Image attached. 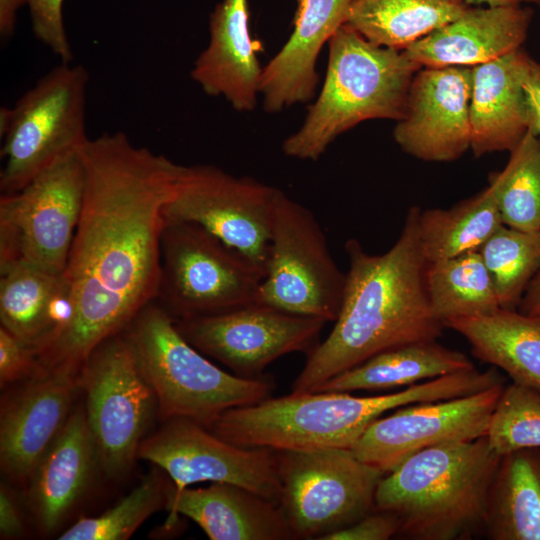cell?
Masks as SVG:
<instances>
[{
	"instance_id": "obj_1",
	"label": "cell",
	"mask_w": 540,
	"mask_h": 540,
	"mask_svg": "<svg viewBox=\"0 0 540 540\" xmlns=\"http://www.w3.org/2000/svg\"><path fill=\"white\" fill-rule=\"evenodd\" d=\"M82 156L84 199L63 271L67 314L37 350L40 368L75 373L156 300L163 209L181 167L123 132L88 139Z\"/></svg>"
},
{
	"instance_id": "obj_2",
	"label": "cell",
	"mask_w": 540,
	"mask_h": 540,
	"mask_svg": "<svg viewBox=\"0 0 540 540\" xmlns=\"http://www.w3.org/2000/svg\"><path fill=\"white\" fill-rule=\"evenodd\" d=\"M420 211L408 210L398 239L385 253L370 254L358 240H347L349 268L340 312L326 339L307 354L292 392L315 391L378 353L441 336L445 326L426 293Z\"/></svg>"
},
{
	"instance_id": "obj_3",
	"label": "cell",
	"mask_w": 540,
	"mask_h": 540,
	"mask_svg": "<svg viewBox=\"0 0 540 540\" xmlns=\"http://www.w3.org/2000/svg\"><path fill=\"white\" fill-rule=\"evenodd\" d=\"M462 391L461 379L449 374L398 392L366 397L348 392H291L228 409L207 429L242 447L276 451L351 449L386 412L413 403L455 398Z\"/></svg>"
},
{
	"instance_id": "obj_4",
	"label": "cell",
	"mask_w": 540,
	"mask_h": 540,
	"mask_svg": "<svg viewBox=\"0 0 540 540\" xmlns=\"http://www.w3.org/2000/svg\"><path fill=\"white\" fill-rule=\"evenodd\" d=\"M500 459L486 436L424 449L384 475L375 507L396 515L407 539L472 538L484 533Z\"/></svg>"
},
{
	"instance_id": "obj_5",
	"label": "cell",
	"mask_w": 540,
	"mask_h": 540,
	"mask_svg": "<svg viewBox=\"0 0 540 540\" xmlns=\"http://www.w3.org/2000/svg\"><path fill=\"white\" fill-rule=\"evenodd\" d=\"M328 44L325 81L300 129L284 140L286 156L316 161L338 136L363 121H399L422 68L404 50L375 45L345 24Z\"/></svg>"
},
{
	"instance_id": "obj_6",
	"label": "cell",
	"mask_w": 540,
	"mask_h": 540,
	"mask_svg": "<svg viewBox=\"0 0 540 540\" xmlns=\"http://www.w3.org/2000/svg\"><path fill=\"white\" fill-rule=\"evenodd\" d=\"M122 333L154 391L161 421L186 418L209 428L226 410L270 397L269 379L241 377L214 365L182 336L156 301Z\"/></svg>"
},
{
	"instance_id": "obj_7",
	"label": "cell",
	"mask_w": 540,
	"mask_h": 540,
	"mask_svg": "<svg viewBox=\"0 0 540 540\" xmlns=\"http://www.w3.org/2000/svg\"><path fill=\"white\" fill-rule=\"evenodd\" d=\"M263 279L256 265L204 227L165 220L155 301L175 321L260 303Z\"/></svg>"
},
{
	"instance_id": "obj_8",
	"label": "cell",
	"mask_w": 540,
	"mask_h": 540,
	"mask_svg": "<svg viewBox=\"0 0 540 540\" xmlns=\"http://www.w3.org/2000/svg\"><path fill=\"white\" fill-rule=\"evenodd\" d=\"M82 148L57 158L22 189L0 197V267L63 273L85 192Z\"/></svg>"
},
{
	"instance_id": "obj_9",
	"label": "cell",
	"mask_w": 540,
	"mask_h": 540,
	"mask_svg": "<svg viewBox=\"0 0 540 540\" xmlns=\"http://www.w3.org/2000/svg\"><path fill=\"white\" fill-rule=\"evenodd\" d=\"M88 80L82 65L62 62L12 107L2 137L1 194L19 191L57 158L85 145Z\"/></svg>"
},
{
	"instance_id": "obj_10",
	"label": "cell",
	"mask_w": 540,
	"mask_h": 540,
	"mask_svg": "<svg viewBox=\"0 0 540 540\" xmlns=\"http://www.w3.org/2000/svg\"><path fill=\"white\" fill-rule=\"evenodd\" d=\"M85 413L98 466L111 479L124 477L155 415L156 396L123 333L102 342L80 371Z\"/></svg>"
},
{
	"instance_id": "obj_11",
	"label": "cell",
	"mask_w": 540,
	"mask_h": 540,
	"mask_svg": "<svg viewBox=\"0 0 540 540\" xmlns=\"http://www.w3.org/2000/svg\"><path fill=\"white\" fill-rule=\"evenodd\" d=\"M276 452L279 506L295 539L322 540L376 509V491L385 473L351 449Z\"/></svg>"
},
{
	"instance_id": "obj_12",
	"label": "cell",
	"mask_w": 540,
	"mask_h": 540,
	"mask_svg": "<svg viewBox=\"0 0 540 540\" xmlns=\"http://www.w3.org/2000/svg\"><path fill=\"white\" fill-rule=\"evenodd\" d=\"M345 284L313 212L279 189L260 303L334 322Z\"/></svg>"
},
{
	"instance_id": "obj_13",
	"label": "cell",
	"mask_w": 540,
	"mask_h": 540,
	"mask_svg": "<svg viewBox=\"0 0 540 540\" xmlns=\"http://www.w3.org/2000/svg\"><path fill=\"white\" fill-rule=\"evenodd\" d=\"M278 192L276 187L214 165H181L163 215L168 221L204 227L248 258L265 277Z\"/></svg>"
},
{
	"instance_id": "obj_14",
	"label": "cell",
	"mask_w": 540,
	"mask_h": 540,
	"mask_svg": "<svg viewBox=\"0 0 540 540\" xmlns=\"http://www.w3.org/2000/svg\"><path fill=\"white\" fill-rule=\"evenodd\" d=\"M146 436L138 459L162 469L175 493L194 483H230L279 505L282 488L276 450L232 444L203 425L172 418Z\"/></svg>"
},
{
	"instance_id": "obj_15",
	"label": "cell",
	"mask_w": 540,
	"mask_h": 540,
	"mask_svg": "<svg viewBox=\"0 0 540 540\" xmlns=\"http://www.w3.org/2000/svg\"><path fill=\"white\" fill-rule=\"evenodd\" d=\"M175 323L201 353L221 362L235 375L256 378L284 355L308 354L319 343L326 321L255 303Z\"/></svg>"
},
{
	"instance_id": "obj_16",
	"label": "cell",
	"mask_w": 540,
	"mask_h": 540,
	"mask_svg": "<svg viewBox=\"0 0 540 540\" xmlns=\"http://www.w3.org/2000/svg\"><path fill=\"white\" fill-rule=\"evenodd\" d=\"M504 383L452 399L413 403L375 420L351 448L385 474L424 449L486 436Z\"/></svg>"
},
{
	"instance_id": "obj_17",
	"label": "cell",
	"mask_w": 540,
	"mask_h": 540,
	"mask_svg": "<svg viewBox=\"0 0 540 540\" xmlns=\"http://www.w3.org/2000/svg\"><path fill=\"white\" fill-rule=\"evenodd\" d=\"M473 66L422 67L393 136L407 154L433 162L461 157L471 144Z\"/></svg>"
},
{
	"instance_id": "obj_18",
	"label": "cell",
	"mask_w": 540,
	"mask_h": 540,
	"mask_svg": "<svg viewBox=\"0 0 540 540\" xmlns=\"http://www.w3.org/2000/svg\"><path fill=\"white\" fill-rule=\"evenodd\" d=\"M80 372L42 369L5 402L0 414V465L11 481L25 486L71 414Z\"/></svg>"
},
{
	"instance_id": "obj_19",
	"label": "cell",
	"mask_w": 540,
	"mask_h": 540,
	"mask_svg": "<svg viewBox=\"0 0 540 540\" xmlns=\"http://www.w3.org/2000/svg\"><path fill=\"white\" fill-rule=\"evenodd\" d=\"M293 32L262 69L259 92L267 112L311 100L319 81L318 55L345 24L352 0H296Z\"/></svg>"
},
{
	"instance_id": "obj_20",
	"label": "cell",
	"mask_w": 540,
	"mask_h": 540,
	"mask_svg": "<svg viewBox=\"0 0 540 540\" xmlns=\"http://www.w3.org/2000/svg\"><path fill=\"white\" fill-rule=\"evenodd\" d=\"M165 509L166 528L179 515L194 521L211 540H292L295 536L280 506L241 486L212 482L206 488L175 493L172 484Z\"/></svg>"
},
{
	"instance_id": "obj_21",
	"label": "cell",
	"mask_w": 540,
	"mask_h": 540,
	"mask_svg": "<svg viewBox=\"0 0 540 540\" xmlns=\"http://www.w3.org/2000/svg\"><path fill=\"white\" fill-rule=\"evenodd\" d=\"M99 465L84 408L71 412L30 476L28 507L45 535L55 533L86 492Z\"/></svg>"
},
{
	"instance_id": "obj_22",
	"label": "cell",
	"mask_w": 540,
	"mask_h": 540,
	"mask_svg": "<svg viewBox=\"0 0 540 540\" xmlns=\"http://www.w3.org/2000/svg\"><path fill=\"white\" fill-rule=\"evenodd\" d=\"M532 10L521 5L469 8L404 50L421 67L476 66L521 48Z\"/></svg>"
},
{
	"instance_id": "obj_23",
	"label": "cell",
	"mask_w": 540,
	"mask_h": 540,
	"mask_svg": "<svg viewBox=\"0 0 540 540\" xmlns=\"http://www.w3.org/2000/svg\"><path fill=\"white\" fill-rule=\"evenodd\" d=\"M210 39L191 77L210 96H223L241 112L252 111L262 69L249 31L248 0H222L210 15Z\"/></svg>"
},
{
	"instance_id": "obj_24",
	"label": "cell",
	"mask_w": 540,
	"mask_h": 540,
	"mask_svg": "<svg viewBox=\"0 0 540 540\" xmlns=\"http://www.w3.org/2000/svg\"><path fill=\"white\" fill-rule=\"evenodd\" d=\"M531 59L520 48L473 66L470 148L476 157L511 152L528 132L523 82Z\"/></svg>"
},
{
	"instance_id": "obj_25",
	"label": "cell",
	"mask_w": 540,
	"mask_h": 540,
	"mask_svg": "<svg viewBox=\"0 0 540 540\" xmlns=\"http://www.w3.org/2000/svg\"><path fill=\"white\" fill-rule=\"evenodd\" d=\"M444 326L461 334L476 358L504 370L513 382L540 391V314L500 308Z\"/></svg>"
},
{
	"instance_id": "obj_26",
	"label": "cell",
	"mask_w": 540,
	"mask_h": 540,
	"mask_svg": "<svg viewBox=\"0 0 540 540\" xmlns=\"http://www.w3.org/2000/svg\"><path fill=\"white\" fill-rule=\"evenodd\" d=\"M67 313L63 273L16 263L0 267V320L23 342L37 350Z\"/></svg>"
},
{
	"instance_id": "obj_27",
	"label": "cell",
	"mask_w": 540,
	"mask_h": 540,
	"mask_svg": "<svg viewBox=\"0 0 540 540\" xmlns=\"http://www.w3.org/2000/svg\"><path fill=\"white\" fill-rule=\"evenodd\" d=\"M475 368L462 352L437 340L402 345L378 353L329 379L315 391H380L410 387L444 375Z\"/></svg>"
},
{
	"instance_id": "obj_28",
	"label": "cell",
	"mask_w": 540,
	"mask_h": 540,
	"mask_svg": "<svg viewBox=\"0 0 540 540\" xmlns=\"http://www.w3.org/2000/svg\"><path fill=\"white\" fill-rule=\"evenodd\" d=\"M483 534L493 540H540V448L501 456Z\"/></svg>"
},
{
	"instance_id": "obj_29",
	"label": "cell",
	"mask_w": 540,
	"mask_h": 540,
	"mask_svg": "<svg viewBox=\"0 0 540 540\" xmlns=\"http://www.w3.org/2000/svg\"><path fill=\"white\" fill-rule=\"evenodd\" d=\"M469 8L464 0H352L345 25L375 45L405 50Z\"/></svg>"
},
{
	"instance_id": "obj_30",
	"label": "cell",
	"mask_w": 540,
	"mask_h": 540,
	"mask_svg": "<svg viewBox=\"0 0 540 540\" xmlns=\"http://www.w3.org/2000/svg\"><path fill=\"white\" fill-rule=\"evenodd\" d=\"M502 225L495 192L489 184L480 193L449 209L420 211L418 230L422 254L430 263L478 251Z\"/></svg>"
},
{
	"instance_id": "obj_31",
	"label": "cell",
	"mask_w": 540,
	"mask_h": 540,
	"mask_svg": "<svg viewBox=\"0 0 540 540\" xmlns=\"http://www.w3.org/2000/svg\"><path fill=\"white\" fill-rule=\"evenodd\" d=\"M425 287L431 310L443 324L501 308L479 250L427 263Z\"/></svg>"
},
{
	"instance_id": "obj_32",
	"label": "cell",
	"mask_w": 540,
	"mask_h": 540,
	"mask_svg": "<svg viewBox=\"0 0 540 540\" xmlns=\"http://www.w3.org/2000/svg\"><path fill=\"white\" fill-rule=\"evenodd\" d=\"M490 185L504 225L540 230V137L528 130L506 167L490 176Z\"/></svg>"
},
{
	"instance_id": "obj_33",
	"label": "cell",
	"mask_w": 540,
	"mask_h": 540,
	"mask_svg": "<svg viewBox=\"0 0 540 540\" xmlns=\"http://www.w3.org/2000/svg\"><path fill=\"white\" fill-rule=\"evenodd\" d=\"M479 252L492 278L500 307L516 310L540 271V230L500 226Z\"/></svg>"
},
{
	"instance_id": "obj_34",
	"label": "cell",
	"mask_w": 540,
	"mask_h": 540,
	"mask_svg": "<svg viewBox=\"0 0 540 540\" xmlns=\"http://www.w3.org/2000/svg\"><path fill=\"white\" fill-rule=\"evenodd\" d=\"M171 484L160 474H151L113 507L99 516L81 517L58 539L126 540L151 515L166 507Z\"/></svg>"
},
{
	"instance_id": "obj_35",
	"label": "cell",
	"mask_w": 540,
	"mask_h": 540,
	"mask_svg": "<svg viewBox=\"0 0 540 540\" xmlns=\"http://www.w3.org/2000/svg\"><path fill=\"white\" fill-rule=\"evenodd\" d=\"M486 438L500 456L524 448H540V391L515 382L504 386Z\"/></svg>"
},
{
	"instance_id": "obj_36",
	"label": "cell",
	"mask_w": 540,
	"mask_h": 540,
	"mask_svg": "<svg viewBox=\"0 0 540 540\" xmlns=\"http://www.w3.org/2000/svg\"><path fill=\"white\" fill-rule=\"evenodd\" d=\"M64 0H27L35 37L62 62H70L72 50L63 22Z\"/></svg>"
},
{
	"instance_id": "obj_37",
	"label": "cell",
	"mask_w": 540,
	"mask_h": 540,
	"mask_svg": "<svg viewBox=\"0 0 540 540\" xmlns=\"http://www.w3.org/2000/svg\"><path fill=\"white\" fill-rule=\"evenodd\" d=\"M40 370L36 349L0 327L1 387L26 381Z\"/></svg>"
},
{
	"instance_id": "obj_38",
	"label": "cell",
	"mask_w": 540,
	"mask_h": 540,
	"mask_svg": "<svg viewBox=\"0 0 540 540\" xmlns=\"http://www.w3.org/2000/svg\"><path fill=\"white\" fill-rule=\"evenodd\" d=\"M400 523L391 512H370L348 527L325 536L322 540H387L398 536Z\"/></svg>"
},
{
	"instance_id": "obj_39",
	"label": "cell",
	"mask_w": 540,
	"mask_h": 540,
	"mask_svg": "<svg viewBox=\"0 0 540 540\" xmlns=\"http://www.w3.org/2000/svg\"><path fill=\"white\" fill-rule=\"evenodd\" d=\"M24 520L18 500L13 491L1 483L0 487V536L15 538L24 532Z\"/></svg>"
},
{
	"instance_id": "obj_40",
	"label": "cell",
	"mask_w": 540,
	"mask_h": 540,
	"mask_svg": "<svg viewBox=\"0 0 540 540\" xmlns=\"http://www.w3.org/2000/svg\"><path fill=\"white\" fill-rule=\"evenodd\" d=\"M523 88L528 113V130L540 137V62L531 59Z\"/></svg>"
},
{
	"instance_id": "obj_41",
	"label": "cell",
	"mask_w": 540,
	"mask_h": 540,
	"mask_svg": "<svg viewBox=\"0 0 540 540\" xmlns=\"http://www.w3.org/2000/svg\"><path fill=\"white\" fill-rule=\"evenodd\" d=\"M27 0H0V34L7 39L13 35L18 9Z\"/></svg>"
},
{
	"instance_id": "obj_42",
	"label": "cell",
	"mask_w": 540,
	"mask_h": 540,
	"mask_svg": "<svg viewBox=\"0 0 540 540\" xmlns=\"http://www.w3.org/2000/svg\"><path fill=\"white\" fill-rule=\"evenodd\" d=\"M517 310L527 315L540 314V271L528 285Z\"/></svg>"
},
{
	"instance_id": "obj_43",
	"label": "cell",
	"mask_w": 540,
	"mask_h": 540,
	"mask_svg": "<svg viewBox=\"0 0 540 540\" xmlns=\"http://www.w3.org/2000/svg\"><path fill=\"white\" fill-rule=\"evenodd\" d=\"M466 3H485L488 7L521 5L522 3H535L540 6V0H464Z\"/></svg>"
},
{
	"instance_id": "obj_44",
	"label": "cell",
	"mask_w": 540,
	"mask_h": 540,
	"mask_svg": "<svg viewBox=\"0 0 540 540\" xmlns=\"http://www.w3.org/2000/svg\"><path fill=\"white\" fill-rule=\"evenodd\" d=\"M11 116H12V108L11 107H1L0 109V135L1 138L5 135L7 132L10 122H11Z\"/></svg>"
}]
</instances>
